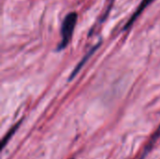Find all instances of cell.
<instances>
[{"label": "cell", "mask_w": 160, "mask_h": 159, "mask_svg": "<svg viewBox=\"0 0 160 159\" xmlns=\"http://www.w3.org/2000/svg\"><path fill=\"white\" fill-rule=\"evenodd\" d=\"M77 20H78V14L77 12L74 11L68 13L65 17L61 27V41L58 45V50H63L68 45L72 37L73 31L77 23Z\"/></svg>", "instance_id": "6da1fadb"}, {"label": "cell", "mask_w": 160, "mask_h": 159, "mask_svg": "<svg viewBox=\"0 0 160 159\" xmlns=\"http://www.w3.org/2000/svg\"><path fill=\"white\" fill-rule=\"evenodd\" d=\"M154 0H142V3L140 4V6L138 7V8L135 10V12H134V14L130 17V19L128 20V22L126 23V25H125V27H124V30H127V29H128L133 23H134V22L136 21V19L142 14V12L153 2Z\"/></svg>", "instance_id": "7a4b0ae2"}, {"label": "cell", "mask_w": 160, "mask_h": 159, "mask_svg": "<svg viewBox=\"0 0 160 159\" xmlns=\"http://www.w3.org/2000/svg\"><path fill=\"white\" fill-rule=\"evenodd\" d=\"M160 138V125L159 127H158V128L156 130V132L153 134V136L151 137V139H150V141L147 142V144H146V146L144 147V149H143V151H142V156H141V157L140 159H144L145 158V157L151 152V150L153 149V147L155 146V144H156V142H158V140Z\"/></svg>", "instance_id": "3957f363"}, {"label": "cell", "mask_w": 160, "mask_h": 159, "mask_svg": "<svg viewBox=\"0 0 160 159\" xmlns=\"http://www.w3.org/2000/svg\"><path fill=\"white\" fill-rule=\"evenodd\" d=\"M98 47H99V44H97V45H95V46H94V47H93V48H92V49H91V50H90V51H89V52H87V53L84 55V56H83V58L81 60V62H80L78 65H77V67H76L74 68V70L72 71V73H71V75H70V78H69V80L73 79V78H74V77H75V76L78 74V72L81 70V68H82V67L84 66V64H85V63L87 62V60H88V59H89V58H90V57L93 55V53L96 52V50H97Z\"/></svg>", "instance_id": "277c9868"}, {"label": "cell", "mask_w": 160, "mask_h": 159, "mask_svg": "<svg viewBox=\"0 0 160 159\" xmlns=\"http://www.w3.org/2000/svg\"><path fill=\"white\" fill-rule=\"evenodd\" d=\"M20 124H21V122H19V123H18V124H17V125H16L15 127H12V128H11V129L9 130V132H8V134H7V135L5 136V138H4V139H3V141H2L3 148H4V147L6 146L7 142H8V141L10 140V138H11V137L13 136V134L15 133V131H16V130H17V128L19 127Z\"/></svg>", "instance_id": "5b68a950"}, {"label": "cell", "mask_w": 160, "mask_h": 159, "mask_svg": "<svg viewBox=\"0 0 160 159\" xmlns=\"http://www.w3.org/2000/svg\"><path fill=\"white\" fill-rule=\"evenodd\" d=\"M71 159H73V158H71Z\"/></svg>", "instance_id": "8992f818"}]
</instances>
